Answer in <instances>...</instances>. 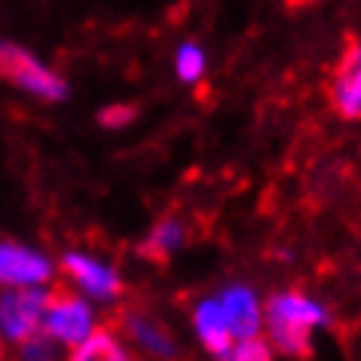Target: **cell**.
<instances>
[{
    "label": "cell",
    "mask_w": 361,
    "mask_h": 361,
    "mask_svg": "<svg viewBox=\"0 0 361 361\" xmlns=\"http://www.w3.org/2000/svg\"><path fill=\"white\" fill-rule=\"evenodd\" d=\"M331 324V310L319 297L288 288L264 300V337L276 355L303 358L312 352L315 334Z\"/></svg>",
    "instance_id": "6da1fadb"
},
{
    "label": "cell",
    "mask_w": 361,
    "mask_h": 361,
    "mask_svg": "<svg viewBox=\"0 0 361 361\" xmlns=\"http://www.w3.org/2000/svg\"><path fill=\"white\" fill-rule=\"evenodd\" d=\"M59 276L68 288H74L98 306H114L126 294V279L116 269L114 260H107L95 251L71 248L59 257Z\"/></svg>",
    "instance_id": "7a4b0ae2"
},
{
    "label": "cell",
    "mask_w": 361,
    "mask_h": 361,
    "mask_svg": "<svg viewBox=\"0 0 361 361\" xmlns=\"http://www.w3.org/2000/svg\"><path fill=\"white\" fill-rule=\"evenodd\" d=\"M0 80L47 104H59L68 98L65 77L13 40H0Z\"/></svg>",
    "instance_id": "3957f363"
},
{
    "label": "cell",
    "mask_w": 361,
    "mask_h": 361,
    "mask_svg": "<svg viewBox=\"0 0 361 361\" xmlns=\"http://www.w3.org/2000/svg\"><path fill=\"white\" fill-rule=\"evenodd\" d=\"M102 315H98V303L83 297L74 288H59L49 291L47 312H43V334L52 337L61 349H71L83 343L89 334L102 328Z\"/></svg>",
    "instance_id": "277c9868"
},
{
    "label": "cell",
    "mask_w": 361,
    "mask_h": 361,
    "mask_svg": "<svg viewBox=\"0 0 361 361\" xmlns=\"http://www.w3.org/2000/svg\"><path fill=\"white\" fill-rule=\"evenodd\" d=\"M49 291L52 288H0V340L6 346L43 331Z\"/></svg>",
    "instance_id": "5b68a950"
},
{
    "label": "cell",
    "mask_w": 361,
    "mask_h": 361,
    "mask_svg": "<svg viewBox=\"0 0 361 361\" xmlns=\"http://www.w3.org/2000/svg\"><path fill=\"white\" fill-rule=\"evenodd\" d=\"M59 260L19 239H0V288H52Z\"/></svg>",
    "instance_id": "8992f818"
},
{
    "label": "cell",
    "mask_w": 361,
    "mask_h": 361,
    "mask_svg": "<svg viewBox=\"0 0 361 361\" xmlns=\"http://www.w3.org/2000/svg\"><path fill=\"white\" fill-rule=\"evenodd\" d=\"M120 334L135 349L138 358H147V361H178L180 358L178 334L150 310H126L120 315Z\"/></svg>",
    "instance_id": "52a82bcc"
},
{
    "label": "cell",
    "mask_w": 361,
    "mask_h": 361,
    "mask_svg": "<svg viewBox=\"0 0 361 361\" xmlns=\"http://www.w3.org/2000/svg\"><path fill=\"white\" fill-rule=\"evenodd\" d=\"M214 294H218V300L224 306V315H227V322L233 328V337L245 340V337L264 334V297H260L255 285L230 282Z\"/></svg>",
    "instance_id": "ba28073f"
},
{
    "label": "cell",
    "mask_w": 361,
    "mask_h": 361,
    "mask_svg": "<svg viewBox=\"0 0 361 361\" xmlns=\"http://www.w3.org/2000/svg\"><path fill=\"white\" fill-rule=\"evenodd\" d=\"M190 331H193L196 343H200V349L205 352V355H212L214 361H218L224 352L236 343L227 315H224V306L218 300V294H205V297H200V300H193V306H190Z\"/></svg>",
    "instance_id": "9c48e42d"
},
{
    "label": "cell",
    "mask_w": 361,
    "mask_h": 361,
    "mask_svg": "<svg viewBox=\"0 0 361 361\" xmlns=\"http://www.w3.org/2000/svg\"><path fill=\"white\" fill-rule=\"evenodd\" d=\"M331 107L346 123L361 120V40L343 52L331 80Z\"/></svg>",
    "instance_id": "30bf717a"
},
{
    "label": "cell",
    "mask_w": 361,
    "mask_h": 361,
    "mask_svg": "<svg viewBox=\"0 0 361 361\" xmlns=\"http://www.w3.org/2000/svg\"><path fill=\"white\" fill-rule=\"evenodd\" d=\"M61 361H138V355H135V349L126 343L120 328L102 324V328L89 334L83 343L65 349V358Z\"/></svg>",
    "instance_id": "8fae6325"
},
{
    "label": "cell",
    "mask_w": 361,
    "mask_h": 361,
    "mask_svg": "<svg viewBox=\"0 0 361 361\" xmlns=\"http://www.w3.org/2000/svg\"><path fill=\"white\" fill-rule=\"evenodd\" d=\"M187 242H190V227L175 214H166L147 230V236L141 242V255L153 264H166L187 248Z\"/></svg>",
    "instance_id": "7c38bea8"
},
{
    "label": "cell",
    "mask_w": 361,
    "mask_h": 361,
    "mask_svg": "<svg viewBox=\"0 0 361 361\" xmlns=\"http://www.w3.org/2000/svg\"><path fill=\"white\" fill-rule=\"evenodd\" d=\"M205 71H209V56H205V49L193 40H184L175 52V77L184 86H196V83H202Z\"/></svg>",
    "instance_id": "4fadbf2b"
},
{
    "label": "cell",
    "mask_w": 361,
    "mask_h": 361,
    "mask_svg": "<svg viewBox=\"0 0 361 361\" xmlns=\"http://www.w3.org/2000/svg\"><path fill=\"white\" fill-rule=\"evenodd\" d=\"M13 349H16V361H61L65 358V349L52 337H47L43 331L22 343H16Z\"/></svg>",
    "instance_id": "5bb4252c"
},
{
    "label": "cell",
    "mask_w": 361,
    "mask_h": 361,
    "mask_svg": "<svg viewBox=\"0 0 361 361\" xmlns=\"http://www.w3.org/2000/svg\"><path fill=\"white\" fill-rule=\"evenodd\" d=\"M218 361H276V349L269 346L264 334H257V337L236 340Z\"/></svg>",
    "instance_id": "9a60e30c"
},
{
    "label": "cell",
    "mask_w": 361,
    "mask_h": 361,
    "mask_svg": "<svg viewBox=\"0 0 361 361\" xmlns=\"http://www.w3.org/2000/svg\"><path fill=\"white\" fill-rule=\"evenodd\" d=\"M135 120H138V107L126 104V102H114V104H107L98 111V126H102V129H111V132L129 129Z\"/></svg>",
    "instance_id": "2e32d148"
},
{
    "label": "cell",
    "mask_w": 361,
    "mask_h": 361,
    "mask_svg": "<svg viewBox=\"0 0 361 361\" xmlns=\"http://www.w3.org/2000/svg\"><path fill=\"white\" fill-rule=\"evenodd\" d=\"M4 355H6V343L0 340V361H4Z\"/></svg>",
    "instance_id": "e0dca14e"
},
{
    "label": "cell",
    "mask_w": 361,
    "mask_h": 361,
    "mask_svg": "<svg viewBox=\"0 0 361 361\" xmlns=\"http://www.w3.org/2000/svg\"><path fill=\"white\" fill-rule=\"evenodd\" d=\"M291 4H303V0H291Z\"/></svg>",
    "instance_id": "ac0fdd59"
}]
</instances>
